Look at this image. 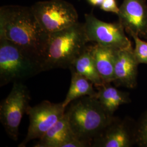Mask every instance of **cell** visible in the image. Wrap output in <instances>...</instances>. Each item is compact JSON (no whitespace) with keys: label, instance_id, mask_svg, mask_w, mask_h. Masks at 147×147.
<instances>
[{"label":"cell","instance_id":"obj_7","mask_svg":"<svg viewBox=\"0 0 147 147\" xmlns=\"http://www.w3.org/2000/svg\"><path fill=\"white\" fill-rule=\"evenodd\" d=\"M84 30L89 42L116 50L131 46L120 22H107L98 19L91 12L84 14Z\"/></svg>","mask_w":147,"mask_h":147},{"label":"cell","instance_id":"obj_19","mask_svg":"<svg viewBox=\"0 0 147 147\" xmlns=\"http://www.w3.org/2000/svg\"><path fill=\"white\" fill-rule=\"evenodd\" d=\"M100 8L103 11L112 13L117 15L119 11V7L117 5L116 0H104Z\"/></svg>","mask_w":147,"mask_h":147},{"label":"cell","instance_id":"obj_4","mask_svg":"<svg viewBox=\"0 0 147 147\" xmlns=\"http://www.w3.org/2000/svg\"><path fill=\"white\" fill-rule=\"evenodd\" d=\"M42 72L41 65L14 44L0 38V86L22 81Z\"/></svg>","mask_w":147,"mask_h":147},{"label":"cell","instance_id":"obj_5","mask_svg":"<svg viewBox=\"0 0 147 147\" xmlns=\"http://www.w3.org/2000/svg\"><path fill=\"white\" fill-rule=\"evenodd\" d=\"M31 7L40 25L49 34L79 22L76 8L65 0L39 1Z\"/></svg>","mask_w":147,"mask_h":147},{"label":"cell","instance_id":"obj_14","mask_svg":"<svg viewBox=\"0 0 147 147\" xmlns=\"http://www.w3.org/2000/svg\"><path fill=\"white\" fill-rule=\"evenodd\" d=\"M73 135L64 113L63 117L39 139L34 147H60L63 142Z\"/></svg>","mask_w":147,"mask_h":147},{"label":"cell","instance_id":"obj_6","mask_svg":"<svg viewBox=\"0 0 147 147\" xmlns=\"http://www.w3.org/2000/svg\"><path fill=\"white\" fill-rule=\"evenodd\" d=\"M29 89L22 81L14 82L8 96L0 105V121L6 133L14 141L18 139L22 117L30 106Z\"/></svg>","mask_w":147,"mask_h":147},{"label":"cell","instance_id":"obj_3","mask_svg":"<svg viewBox=\"0 0 147 147\" xmlns=\"http://www.w3.org/2000/svg\"><path fill=\"white\" fill-rule=\"evenodd\" d=\"M65 110L71 131L81 140L91 144L114 117L109 116L95 96H84L71 102Z\"/></svg>","mask_w":147,"mask_h":147},{"label":"cell","instance_id":"obj_1","mask_svg":"<svg viewBox=\"0 0 147 147\" xmlns=\"http://www.w3.org/2000/svg\"><path fill=\"white\" fill-rule=\"evenodd\" d=\"M49 36L31 7L5 5L0 8V38L14 44L40 65Z\"/></svg>","mask_w":147,"mask_h":147},{"label":"cell","instance_id":"obj_18","mask_svg":"<svg viewBox=\"0 0 147 147\" xmlns=\"http://www.w3.org/2000/svg\"><path fill=\"white\" fill-rule=\"evenodd\" d=\"M135 42L134 53L138 64H147V42L143 40L136 34L130 35Z\"/></svg>","mask_w":147,"mask_h":147},{"label":"cell","instance_id":"obj_11","mask_svg":"<svg viewBox=\"0 0 147 147\" xmlns=\"http://www.w3.org/2000/svg\"><path fill=\"white\" fill-rule=\"evenodd\" d=\"M139 64L134 53V48L129 47L118 50L116 53L113 83L118 87L130 89L137 84L138 66Z\"/></svg>","mask_w":147,"mask_h":147},{"label":"cell","instance_id":"obj_12","mask_svg":"<svg viewBox=\"0 0 147 147\" xmlns=\"http://www.w3.org/2000/svg\"><path fill=\"white\" fill-rule=\"evenodd\" d=\"M90 50L97 71L104 84H111L114 80V68L118 50L94 43Z\"/></svg>","mask_w":147,"mask_h":147},{"label":"cell","instance_id":"obj_15","mask_svg":"<svg viewBox=\"0 0 147 147\" xmlns=\"http://www.w3.org/2000/svg\"><path fill=\"white\" fill-rule=\"evenodd\" d=\"M71 78L70 87L65 99L62 102L63 107L67 108L71 102L84 96H96L94 84L83 75L71 71Z\"/></svg>","mask_w":147,"mask_h":147},{"label":"cell","instance_id":"obj_20","mask_svg":"<svg viewBox=\"0 0 147 147\" xmlns=\"http://www.w3.org/2000/svg\"><path fill=\"white\" fill-rule=\"evenodd\" d=\"M89 5H93L94 7H98L101 5L104 0H87Z\"/></svg>","mask_w":147,"mask_h":147},{"label":"cell","instance_id":"obj_13","mask_svg":"<svg viewBox=\"0 0 147 147\" xmlns=\"http://www.w3.org/2000/svg\"><path fill=\"white\" fill-rule=\"evenodd\" d=\"M116 87L111 84H104L96 87L98 91L95 97L111 117H114V113L120 106L131 102L128 92L120 90Z\"/></svg>","mask_w":147,"mask_h":147},{"label":"cell","instance_id":"obj_16","mask_svg":"<svg viewBox=\"0 0 147 147\" xmlns=\"http://www.w3.org/2000/svg\"><path fill=\"white\" fill-rule=\"evenodd\" d=\"M69 69L70 71L72 70L83 75L90 81L96 87L104 84L95 65L90 45L87 46L84 52L75 59Z\"/></svg>","mask_w":147,"mask_h":147},{"label":"cell","instance_id":"obj_9","mask_svg":"<svg viewBox=\"0 0 147 147\" xmlns=\"http://www.w3.org/2000/svg\"><path fill=\"white\" fill-rule=\"evenodd\" d=\"M135 127L129 119L113 117L99 136L92 142V147H130L135 144Z\"/></svg>","mask_w":147,"mask_h":147},{"label":"cell","instance_id":"obj_8","mask_svg":"<svg viewBox=\"0 0 147 147\" xmlns=\"http://www.w3.org/2000/svg\"><path fill=\"white\" fill-rule=\"evenodd\" d=\"M66 109L62 102L53 103L44 100L33 107L30 106L26 114L30 124L26 136L19 147H25L32 140L39 139L64 115Z\"/></svg>","mask_w":147,"mask_h":147},{"label":"cell","instance_id":"obj_10","mask_svg":"<svg viewBox=\"0 0 147 147\" xmlns=\"http://www.w3.org/2000/svg\"><path fill=\"white\" fill-rule=\"evenodd\" d=\"M119 22L130 36L147 38V5L146 0H124L117 14Z\"/></svg>","mask_w":147,"mask_h":147},{"label":"cell","instance_id":"obj_2","mask_svg":"<svg viewBox=\"0 0 147 147\" xmlns=\"http://www.w3.org/2000/svg\"><path fill=\"white\" fill-rule=\"evenodd\" d=\"M89 42L84 23L78 22L62 30L49 34L43 55L42 71L69 69Z\"/></svg>","mask_w":147,"mask_h":147},{"label":"cell","instance_id":"obj_17","mask_svg":"<svg viewBox=\"0 0 147 147\" xmlns=\"http://www.w3.org/2000/svg\"><path fill=\"white\" fill-rule=\"evenodd\" d=\"M135 140L139 147H147V111L135 125Z\"/></svg>","mask_w":147,"mask_h":147}]
</instances>
